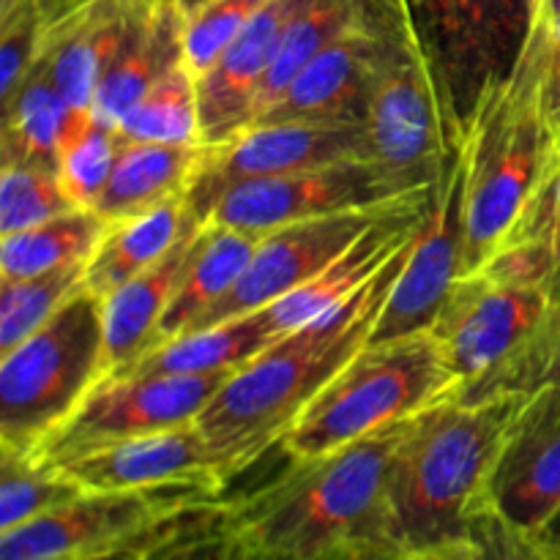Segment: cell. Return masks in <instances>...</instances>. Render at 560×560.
Returning a JSON list of instances; mask_svg holds the SVG:
<instances>
[{
    "instance_id": "2e32d148",
    "label": "cell",
    "mask_w": 560,
    "mask_h": 560,
    "mask_svg": "<svg viewBox=\"0 0 560 560\" xmlns=\"http://www.w3.org/2000/svg\"><path fill=\"white\" fill-rule=\"evenodd\" d=\"M487 506L528 534L560 514V381L520 394L487 485Z\"/></svg>"
},
{
    "instance_id": "74e56055",
    "label": "cell",
    "mask_w": 560,
    "mask_h": 560,
    "mask_svg": "<svg viewBox=\"0 0 560 560\" xmlns=\"http://www.w3.org/2000/svg\"><path fill=\"white\" fill-rule=\"evenodd\" d=\"M468 560H550L539 534L517 528L492 506H481L463 539Z\"/></svg>"
},
{
    "instance_id": "83f0119b",
    "label": "cell",
    "mask_w": 560,
    "mask_h": 560,
    "mask_svg": "<svg viewBox=\"0 0 560 560\" xmlns=\"http://www.w3.org/2000/svg\"><path fill=\"white\" fill-rule=\"evenodd\" d=\"M109 222L93 208H74L36 228L0 235V279L38 277L71 262L91 260Z\"/></svg>"
},
{
    "instance_id": "e575fe53",
    "label": "cell",
    "mask_w": 560,
    "mask_h": 560,
    "mask_svg": "<svg viewBox=\"0 0 560 560\" xmlns=\"http://www.w3.org/2000/svg\"><path fill=\"white\" fill-rule=\"evenodd\" d=\"M266 3L268 0H211L186 16L184 58L189 69L197 77L206 74Z\"/></svg>"
},
{
    "instance_id": "277c9868",
    "label": "cell",
    "mask_w": 560,
    "mask_h": 560,
    "mask_svg": "<svg viewBox=\"0 0 560 560\" xmlns=\"http://www.w3.org/2000/svg\"><path fill=\"white\" fill-rule=\"evenodd\" d=\"M547 107V42L530 31L525 52L476 109L459 140L465 277L481 271L539 189L552 162Z\"/></svg>"
},
{
    "instance_id": "60d3db41",
    "label": "cell",
    "mask_w": 560,
    "mask_h": 560,
    "mask_svg": "<svg viewBox=\"0 0 560 560\" xmlns=\"http://www.w3.org/2000/svg\"><path fill=\"white\" fill-rule=\"evenodd\" d=\"M241 560H249L241 552ZM315 560H377L372 556L370 550H364V547H348V550H339V552H331V556H323V558H315Z\"/></svg>"
},
{
    "instance_id": "d590c367",
    "label": "cell",
    "mask_w": 560,
    "mask_h": 560,
    "mask_svg": "<svg viewBox=\"0 0 560 560\" xmlns=\"http://www.w3.org/2000/svg\"><path fill=\"white\" fill-rule=\"evenodd\" d=\"M560 381V310H550L545 326L539 328L528 348L498 372L485 388L463 402H481V399L509 397V394H525L541 383Z\"/></svg>"
},
{
    "instance_id": "30bf717a",
    "label": "cell",
    "mask_w": 560,
    "mask_h": 560,
    "mask_svg": "<svg viewBox=\"0 0 560 560\" xmlns=\"http://www.w3.org/2000/svg\"><path fill=\"white\" fill-rule=\"evenodd\" d=\"M211 498L222 495L200 490L82 492L74 501L0 534V560H109Z\"/></svg>"
},
{
    "instance_id": "4fadbf2b",
    "label": "cell",
    "mask_w": 560,
    "mask_h": 560,
    "mask_svg": "<svg viewBox=\"0 0 560 560\" xmlns=\"http://www.w3.org/2000/svg\"><path fill=\"white\" fill-rule=\"evenodd\" d=\"M399 197L381 202V206L301 219V222H290L284 228L260 235L249 268L238 279L233 293L224 301H219L217 306H211L195 323L191 331L219 326V323L249 315V312L266 310L268 304L279 301L282 295L293 293L295 288L320 277L366 230H372L392 213Z\"/></svg>"
},
{
    "instance_id": "7a4b0ae2",
    "label": "cell",
    "mask_w": 560,
    "mask_h": 560,
    "mask_svg": "<svg viewBox=\"0 0 560 560\" xmlns=\"http://www.w3.org/2000/svg\"><path fill=\"white\" fill-rule=\"evenodd\" d=\"M416 235L353 299L299 331L284 334L249 364L235 370L202 410L197 427L213 443L233 479L268 448L279 446L306 405L370 342L383 301L408 262Z\"/></svg>"
},
{
    "instance_id": "d4e9b609",
    "label": "cell",
    "mask_w": 560,
    "mask_h": 560,
    "mask_svg": "<svg viewBox=\"0 0 560 560\" xmlns=\"http://www.w3.org/2000/svg\"><path fill=\"white\" fill-rule=\"evenodd\" d=\"M279 337L268 323L266 312L233 317L219 326L189 331L170 342L156 345L142 359L107 377L126 375H211V372H235L249 364L255 355L271 348Z\"/></svg>"
},
{
    "instance_id": "7bdbcfd3",
    "label": "cell",
    "mask_w": 560,
    "mask_h": 560,
    "mask_svg": "<svg viewBox=\"0 0 560 560\" xmlns=\"http://www.w3.org/2000/svg\"><path fill=\"white\" fill-rule=\"evenodd\" d=\"M541 541H545V550L550 560H560V536L556 534H539Z\"/></svg>"
},
{
    "instance_id": "4dcf8cb0",
    "label": "cell",
    "mask_w": 560,
    "mask_h": 560,
    "mask_svg": "<svg viewBox=\"0 0 560 560\" xmlns=\"http://www.w3.org/2000/svg\"><path fill=\"white\" fill-rule=\"evenodd\" d=\"M85 268L80 260L38 277L0 279V355L36 334L85 284Z\"/></svg>"
},
{
    "instance_id": "ab89813d",
    "label": "cell",
    "mask_w": 560,
    "mask_h": 560,
    "mask_svg": "<svg viewBox=\"0 0 560 560\" xmlns=\"http://www.w3.org/2000/svg\"><path fill=\"white\" fill-rule=\"evenodd\" d=\"M394 560H468V552H465L463 541L446 547H435V550L424 552H410V556H399Z\"/></svg>"
},
{
    "instance_id": "7dc6e473",
    "label": "cell",
    "mask_w": 560,
    "mask_h": 560,
    "mask_svg": "<svg viewBox=\"0 0 560 560\" xmlns=\"http://www.w3.org/2000/svg\"><path fill=\"white\" fill-rule=\"evenodd\" d=\"M541 534H556V536H560V514L556 517V523H552L547 530H541Z\"/></svg>"
},
{
    "instance_id": "ac0fdd59",
    "label": "cell",
    "mask_w": 560,
    "mask_h": 560,
    "mask_svg": "<svg viewBox=\"0 0 560 560\" xmlns=\"http://www.w3.org/2000/svg\"><path fill=\"white\" fill-rule=\"evenodd\" d=\"M394 20L397 14L386 0V5L375 16L361 22L359 27L328 44L315 60H310L255 124H288V120H359L364 124L372 71H375Z\"/></svg>"
},
{
    "instance_id": "6da1fadb",
    "label": "cell",
    "mask_w": 560,
    "mask_h": 560,
    "mask_svg": "<svg viewBox=\"0 0 560 560\" xmlns=\"http://www.w3.org/2000/svg\"><path fill=\"white\" fill-rule=\"evenodd\" d=\"M410 419L288 468L228 501V528L249 560H315L348 547L381 552L388 465Z\"/></svg>"
},
{
    "instance_id": "f907efd6",
    "label": "cell",
    "mask_w": 560,
    "mask_h": 560,
    "mask_svg": "<svg viewBox=\"0 0 560 560\" xmlns=\"http://www.w3.org/2000/svg\"><path fill=\"white\" fill-rule=\"evenodd\" d=\"M552 126H556V124H552Z\"/></svg>"
},
{
    "instance_id": "ba28073f",
    "label": "cell",
    "mask_w": 560,
    "mask_h": 560,
    "mask_svg": "<svg viewBox=\"0 0 560 560\" xmlns=\"http://www.w3.org/2000/svg\"><path fill=\"white\" fill-rule=\"evenodd\" d=\"M364 135L370 159L408 189L435 186L457 153L459 140L443 107L435 77L399 16L372 71Z\"/></svg>"
},
{
    "instance_id": "e0dca14e",
    "label": "cell",
    "mask_w": 560,
    "mask_h": 560,
    "mask_svg": "<svg viewBox=\"0 0 560 560\" xmlns=\"http://www.w3.org/2000/svg\"><path fill=\"white\" fill-rule=\"evenodd\" d=\"M85 492L124 490H200L222 495L230 470L206 432L195 424L156 435L129 438L96 452L55 463Z\"/></svg>"
},
{
    "instance_id": "ffe728a7",
    "label": "cell",
    "mask_w": 560,
    "mask_h": 560,
    "mask_svg": "<svg viewBox=\"0 0 560 560\" xmlns=\"http://www.w3.org/2000/svg\"><path fill=\"white\" fill-rule=\"evenodd\" d=\"M145 0H88L47 25L42 58L71 109H93L104 74L124 49Z\"/></svg>"
},
{
    "instance_id": "681fc988",
    "label": "cell",
    "mask_w": 560,
    "mask_h": 560,
    "mask_svg": "<svg viewBox=\"0 0 560 560\" xmlns=\"http://www.w3.org/2000/svg\"><path fill=\"white\" fill-rule=\"evenodd\" d=\"M541 3H545V0H530V9H534V20H536V14H539Z\"/></svg>"
},
{
    "instance_id": "484cf974",
    "label": "cell",
    "mask_w": 560,
    "mask_h": 560,
    "mask_svg": "<svg viewBox=\"0 0 560 560\" xmlns=\"http://www.w3.org/2000/svg\"><path fill=\"white\" fill-rule=\"evenodd\" d=\"M195 217L189 197H178L153 211L113 222L88 260L85 288L96 295L113 293L167 255Z\"/></svg>"
},
{
    "instance_id": "b9f144b4",
    "label": "cell",
    "mask_w": 560,
    "mask_h": 560,
    "mask_svg": "<svg viewBox=\"0 0 560 560\" xmlns=\"http://www.w3.org/2000/svg\"><path fill=\"white\" fill-rule=\"evenodd\" d=\"M558 16H560V0H545L539 9V14H536L534 27H550Z\"/></svg>"
},
{
    "instance_id": "f35d334b",
    "label": "cell",
    "mask_w": 560,
    "mask_h": 560,
    "mask_svg": "<svg viewBox=\"0 0 560 560\" xmlns=\"http://www.w3.org/2000/svg\"><path fill=\"white\" fill-rule=\"evenodd\" d=\"M33 3H36L38 14H42L44 25H52V22L63 20L66 14L80 9V5L88 3V0H33Z\"/></svg>"
},
{
    "instance_id": "8992f818",
    "label": "cell",
    "mask_w": 560,
    "mask_h": 560,
    "mask_svg": "<svg viewBox=\"0 0 560 560\" xmlns=\"http://www.w3.org/2000/svg\"><path fill=\"white\" fill-rule=\"evenodd\" d=\"M104 375L102 295L82 284L36 334L0 355V448L38 457Z\"/></svg>"
},
{
    "instance_id": "9c48e42d",
    "label": "cell",
    "mask_w": 560,
    "mask_h": 560,
    "mask_svg": "<svg viewBox=\"0 0 560 560\" xmlns=\"http://www.w3.org/2000/svg\"><path fill=\"white\" fill-rule=\"evenodd\" d=\"M550 295L536 284L503 282L485 271L457 279L430 334L457 383V399H470L530 345L550 317Z\"/></svg>"
},
{
    "instance_id": "ee69618b",
    "label": "cell",
    "mask_w": 560,
    "mask_h": 560,
    "mask_svg": "<svg viewBox=\"0 0 560 560\" xmlns=\"http://www.w3.org/2000/svg\"><path fill=\"white\" fill-rule=\"evenodd\" d=\"M170 3H175L186 16H189V14H195L197 9H202L206 3H211V0H170Z\"/></svg>"
},
{
    "instance_id": "d6a6232c",
    "label": "cell",
    "mask_w": 560,
    "mask_h": 560,
    "mask_svg": "<svg viewBox=\"0 0 560 560\" xmlns=\"http://www.w3.org/2000/svg\"><path fill=\"white\" fill-rule=\"evenodd\" d=\"M55 167L38 164H0V235L36 228L47 219L74 211Z\"/></svg>"
},
{
    "instance_id": "836d02e7",
    "label": "cell",
    "mask_w": 560,
    "mask_h": 560,
    "mask_svg": "<svg viewBox=\"0 0 560 560\" xmlns=\"http://www.w3.org/2000/svg\"><path fill=\"white\" fill-rule=\"evenodd\" d=\"M233 547L228 501L211 498L186 509L131 560H224Z\"/></svg>"
},
{
    "instance_id": "bcb514c9",
    "label": "cell",
    "mask_w": 560,
    "mask_h": 560,
    "mask_svg": "<svg viewBox=\"0 0 560 560\" xmlns=\"http://www.w3.org/2000/svg\"><path fill=\"white\" fill-rule=\"evenodd\" d=\"M552 131H556V137H552V156L560 159V120L552 126Z\"/></svg>"
},
{
    "instance_id": "603a6c76",
    "label": "cell",
    "mask_w": 560,
    "mask_h": 560,
    "mask_svg": "<svg viewBox=\"0 0 560 560\" xmlns=\"http://www.w3.org/2000/svg\"><path fill=\"white\" fill-rule=\"evenodd\" d=\"M260 235L244 233V230L228 228V224L202 222L200 235L189 252L178 284H175L173 301L159 323L156 342H170L184 337L195 328V323L206 315L211 306L228 299L244 271L249 268L252 255Z\"/></svg>"
},
{
    "instance_id": "f6af8a7d",
    "label": "cell",
    "mask_w": 560,
    "mask_h": 560,
    "mask_svg": "<svg viewBox=\"0 0 560 560\" xmlns=\"http://www.w3.org/2000/svg\"><path fill=\"white\" fill-rule=\"evenodd\" d=\"M22 3H25V0H0V16L11 14V11H14L16 5H22Z\"/></svg>"
},
{
    "instance_id": "c3c4849f",
    "label": "cell",
    "mask_w": 560,
    "mask_h": 560,
    "mask_svg": "<svg viewBox=\"0 0 560 560\" xmlns=\"http://www.w3.org/2000/svg\"><path fill=\"white\" fill-rule=\"evenodd\" d=\"M224 560H241V550H238V547H235V541H233V547H230V556L224 558Z\"/></svg>"
},
{
    "instance_id": "1f68e13d",
    "label": "cell",
    "mask_w": 560,
    "mask_h": 560,
    "mask_svg": "<svg viewBox=\"0 0 560 560\" xmlns=\"http://www.w3.org/2000/svg\"><path fill=\"white\" fill-rule=\"evenodd\" d=\"M82 487L38 457L0 448V534L82 495Z\"/></svg>"
},
{
    "instance_id": "8d00e7d4",
    "label": "cell",
    "mask_w": 560,
    "mask_h": 560,
    "mask_svg": "<svg viewBox=\"0 0 560 560\" xmlns=\"http://www.w3.org/2000/svg\"><path fill=\"white\" fill-rule=\"evenodd\" d=\"M47 25L36 3L25 0L11 14L0 16V104L9 102L42 52Z\"/></svg>"
},
{
    "instance_id": "8fae6325",
    "label": "cell",
    "mask_w": 560,
    "mask_h": 560,
    "mask_svg": "<svg viewBox=\"0 0 560 560\" xmlns=\"http://www.w3.org/2000/svg\"><path fill=\"white\" fill-rule=\"evenodd\" d=\"M230 375L233 372L104 377L77 413L49 438L38 459L55 465L129 438L195 424Z\"/></svg>"
},
{
    "instance_id": "f1b7e54d",
    "label": "cell",
    "mask_w": 560,
    "mask_h": 560,
    "mask_svg": "<svg viewBox=\"0 0 560 560\" xmlns=\"http://www.w3.org/2000/svg\"><path fill=\"white\" fill-rule=\"evenodd\" d=\"M118 131L124 142H202L200 80L189 63L180 60L159 77L120 120Z\"/></svg>"
},
{
    "instance_id": "52a82bcc",
    "label": "cell",
    "mask_w": 560,
    "mask_h": 560,
    "mask_svg": "<svg viewBox=\"0 0 560 560\" xmlns=\"http://www.w3.org/2000/svg\"><path fill=\"white\" fill-rule=\"evenodd\" d=\"M424 55L452 129L463 140L476 109L512 77L534 27L530 0H388Z\"/></svg>"
},
{
    "instance_id": "5bb4252c",
    "label": "cell",
    "mask_w": 560,
    "mask_h": 560,
    "mask_svg": "<svg viewBox=\"0 0 560 560\" xmlns=\"http://www.w3.org/2000/svg\"><path fill=\"white\" fill-rule=\"evenodd\" d=\"M342 159H370L364 124L359 120L246 126L219 145H206L200 170L191 180L189 208L206 219L217 197L233 184L323 167Z\"/></svg>"
},
{
    "instance_id": "4316f807",
    "label": "cell",
    "mask_w": 560,
    "mask_h": 560,
    "mask_svg": "<svg viewBox=\"0 0 560 560\" xmlns=\"http://www.w3.org/2000/svg\"><path fill=\"white\" fill-rule=\"evenodd\" d=\"M69 115V98L55 85L38 52L14 96L3 104V164H38L58 170V142Z\"/></svg>"
},
{
    "instance_id": "9a60e30c",
    "label": "cell",
    "mask_w": 560,
    "mask_h": 560,
    "mask_svg": "<svg viewBox=\"0 0 560 560\" xmlns=\"http://www.w3.org/2000/svg\"><path fill=\"white\" fill-rule=\"evenodd\" d=\"M463 228V159L457 153L432 189L430 213L421 224L405 268L372 328L370 342H392L430 331L448 293L465 277Z\"/></svg>"
},
{
    "instance_id": "5b68a950",
    "label": "cell",
    "mask_w": 560,
    "mask_h": 560,
    "mask_svg": "<svg viewBox=\"0 0 560 560\" xmlns=\"http://www.w3.org/2000/svg\"><path fill=\"white\" fill-rule=\"evenodd\" d=\"M457 383L430 331L366 342L284 432L290 459L317 457L454 397Z\"/></svg>"
},
{
    "instance_id": "3957f363",
    "label": "cell",
    "mask_w": 560,
    "mask_h": 560,
    "mask_svg": "<svg viewBox=\"0 0 560 560\" xmlns=\"http://www.w3.org/2000/svg\"><path fill=\"white\" fill-rule=\"evenodd\" d=\"M520 394L448 397L408 421L388 465L381 552L386 560L457 545L487 503V485Z\"/></svg>"
},
{
    "instance_id": "44dd1931",
    "label": "cell",
    "mask_w": 560,
    "mask_h": 560,
    "mask_svg": "<svg viewBox=\"0 0 560 560\" xmlns=\"http://www.w3.org/2000/svg\"><path fill=\"white\" fill-rule=\"evenodd\" d=\"M202 222L206 219H191L189 228L184 230L178 244L167 255L159 257L153 266L115 288L113 293L102 295L104 370H107V375L124 372L126 366L135 364L153 348L159 323H162L164 312L173 301L175 284H178L180 271L189 260V252L200 235Z\"/></svg>"
},
{
    "instance_id": "d6986e66",
    "label": "cell",
    "mask_w": 560,
    "mask_h": 560,
    "mask_svg": "<svg viewBox=\"0 0 560 560\" xmlns=\"http://www.w3.org/2000/svg\"><path fill=\"white\" fill-rule=\"evenodd\" d=\"M306 0H268L200 80V131L219 145L252 126L262 80L282 47L284 31Z\"/></svg>"
},
{
    "instance_id": "7c38bea8",
    "label": "cell",
    "mask_w": 560,
    "mask_h": 560,
    "mask_svg": "<svg viewBox=\"0 0 560 560\" xmlns=\"http://www.w3.org/2000/svg\"><path fill=\"white\" fill-rule=\"evenodd\" d=\"M408 191L416 189L399 184L375 159H342L323 167L233 184L217 197L206 222L266 235L301 219L381 206Z\"/></svg>"
},
{
    "instance_id": "cb8c5ba5",
    "label": "cell",
    "mask_w": 560,
    "mask_h": 560,
    "mask_svg": "<svg viewBox=\"0 0 560 560\" xmlns=\"http://www.w3.org/2000/svg\"><path fill=\"white\" fill-rule=\"evenodd\" d=\"M202 153V142H124L93 211L113 224L189 197Z\"/></svg>"
},
{
    "instance_id": "7402d4cb",
    "label": "cell",
    "mask_w": 560,
    "mask_h": 560,
    "mask_svg": "<svg viewBox=\"0 0 560 560\" xmlns=\"http://www.w3.org/2000/svg\"><path fill=\"white\" fill-rule=\"evenodd\" d=\"M186 14L170 0H145L124 49L104 74L93 113L118 129L120 120L135 109L148 88L167 74L184 58Z\"/></svg>"
},
{
    "instance_id": "f546056e",
    "label": "cell",
    "mask_w": 560,
    "mask_h": 560,
    "mask_svg": "<svg viewBox=\"0 0 560 560\" xmlns=\"http://www.w3.org/2000/svg\"><path fill=\"white\" fill-rule=\"evenodd\" d=\"M120 148L124 137L115 126L93 109H71L58 142V175L77 206L96 208Z\"/></svg>"
}]
</instances>
